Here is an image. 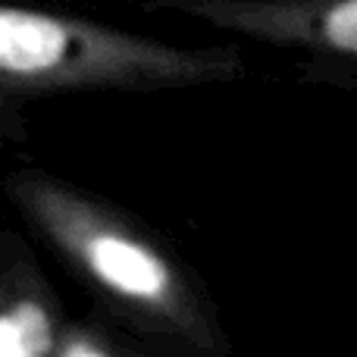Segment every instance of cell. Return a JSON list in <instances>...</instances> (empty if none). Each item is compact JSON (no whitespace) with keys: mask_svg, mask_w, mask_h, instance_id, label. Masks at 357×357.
Masks as SVG:
<instances>
[{"mask_svg":"<svg viewBox=\"0 0 357 357\" xmlns=\"http://www.w3.org/2000/svg\"><path fill=\"white\" fill-rule=\"evenodd\" d=\"M0 195L31 241L138 354H232V335L204 276L142 213L44 167L3 169Z\"/></svg>","mask_w":357,"mask_h":357,"instance_id":"cell-1","label":"cell"},{"mask_svg":"<svg viewBox=\"0 0 357 357\" xmlns=\"http://www.w3.org/2000/svg\"><path fill=\"white\" fill-rule=\"evenodd\" d=\"M248 73L241 41L167 38L66 10L0 0V148L31 138V113L100 94H167L232 85Z\"/></svg>","mask_w":357,"mask_h":357,"instance_id":"cell-2","label":"cell"},{"mask_svg":"<svg viewBox=\"0 0 357 357\" xmlns=\"http://www.w3.org/2000/svg\"><path fill=\"white\" fill-rule=\"evenodd\" d=\"M142 10L260 44L310 85L357 91V0H144Z\"/></svg>","mask_w":357,"mask_h":357,"instance_id":"cell-3","label":"cell"},{"mask_svg":"<svg viewBox=\"0 0 357 357\" xmlns=\"http://www.w3.org/2000/svg\"><path fill=\"white\" fill-rule=\"evenodd\" d=\"M29 238L0 220V357H60L73 317Z\"/></svg>","mask_w":357,"mask_h":357,"instance_id":"cell-4","label":"cell"}]
</instances>
